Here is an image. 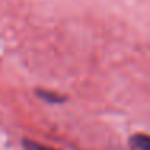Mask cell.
<instances>
[{
    "mask_svg": "<svg viewBox=\"0 0 150 150\" xmlns=\"http://www.w3.org/2000/svg\"><path fill=\"white\" fill-rule=\"evenodd\" d=\"M131 150H150V136L147 134H134L129 139Z\"/></svg>",
    "mask_w": 150,
    "mask_h": 150,
    "instance_id": "obj_1",
    "label": "cell"
},
{
    "mask_svg": "<svg viewBox=\"0 0 150 150\" xmlns=\"http://www.w3.org/2000/svg\"><path fill=\"white\" fill-rule=\"evenodd\" d=\"M23 147H24V150H55V149H50V147L40 145V144L34 142V140H24Z\"/></svg>",
    "mask_w": 150,
    "mask_h": 150,
    "instance_id": "obj_2",
    "label": "cell"
}]
</instances>
